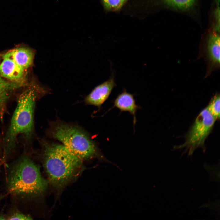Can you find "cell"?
I'll use <instances>...</instances> for the list:
<instances>
[{"instance_id": "obj_3", "label": "cell", "mask_w": 220, "mask_h": 220, "mask_svg": "<svg viewBox=\"0 0 220 220\" xmlns=\"http://www.w3.org/2000/svg\"><path fill=\"white\" fill-rule=\"evenodd\" d=\"M36 93L34 88H29L19 96L5 138V153L9 152L13 147L19 135L21 134L29 138L32 134Z\"/></svg>"}, {"instance_id": "obj_12", "label": "cell", "mask_w": 220, "mask_h": 220, "mask_svg": "<svg viewBox=\"0 0 220 220\" xmlns=\"http://www.w3.org/2000/svg\"><path fill=\"white\" fill-rule=\"evenodd\" d=\"M162 3L173 9L186 11L192 7L196 0H161Z\"/></svg>"}, {"instance_id": "obj_6", "label": "cell", "mask_w": 220, "mask_h": 220, "mask_svg": "<svg viewBox=\"0 0 220 220\" xmlns=\"http://www.w3.org/2000/svg\"><path fill=\"white\" fill-rule=\"evenodd\" d=\"M220 40L219 34L213 32L208 34L200 44L197 59L203 58L207 65L204 79L220 68Z\"/></svg>"}, {"instance_id": "obj_9", "label": "cell", "mask_w": 220, "mask_h": 220, "mask_svg": "<svg viewBox=\"0 0 220 220\" xmlns=\"http://www.w3.org/2000/svg\"><path fill=\"white\" fill-rule=\"evenodd\" d=\"M113 107L118 108L121 111L128 112L132 115L134 126L136 122V113L138 109L140 108L136 104L132 94L127 92L125 89L119 94L114 101Z\"/></svg>"}, {"instance_id": "obj_10", "label": "cell", "mask_w": 220, "mask_h": 220, "mask_svg": "<svg viewBox=\"0 0 220 220\" xmlns=\"http://www.w3.org/2000/svg\"><path fill=\"white\" fill-rule=\"evenodd\" d=\"M6 54L24 70L31 65L34 56V53L31 50L24 47L14 49Z\"/></svg>"}, {"instance_id": "obj_1", "label": "cell", "mask_w": 220, "mask_h": 220, "mask_svg": "<svg viewBox=\"0 0 220 220\" xmlns=\"http://www.w3.org/2000/svg\"><path fill=\"white\" fill-rule=\"evenodd\" d=\"M44 154V166L49 182L56 188L65 186L81 170L82 161L63 145L47 144Z\"/></svg>"}, {"instance_id": "obj_2", "label": "cell", "mask_w": 220, "mask_h": 220, "mask_svg": "<svg viewBox=\"0 0 220 220\" xmlns=\"http://www.w3.org/2000/svg\"><path fill=\"white\" fill-rule=\"evenodd\" d=\"M48 182L42 176L38 167L24 156L13 165L8 178V189L12 195L36 197L45 192Z\"/></svg>"}, {"instance_id": "obj_4", "label": "cell", "mask_w": 220, "mask_h": 220, "mask_svg": "<svg viewBox=\"0 0 220 220\" xmlns=\"http://www.w3.org/2000/svg\"><path fill=\"white\" fill-rule=\"evenodd\" d=\"M52 134L70 152L82 161L97 158L102 162L116 166L103 155L96 143L78 127L59 124L54 127Z\"/></svg>"}, {"instance_id": "obj_17", "label": "cell", "mask_w": 220, "mask_h": 220, "mask_svg": "<svg viewBox=\"0 0 220 220\" xmlns=\"http://www.w3.org/2000/svg\"><path fill=\"white\" fill-rule=\"evenodd\" d=\"M5 195L2 194L0 196V202L1 200L4 198Z\"/></svg>"}, {"instance_id": "obj_16", "label": "cell", "mask_w": 220, "mask_h": 220, "mask_svg": "<svg viewBox=\"0 0 220 220\" xmlns=\"http://www.w3.org/2000/svg\"><path fill=\"white\" fill-rule=\"evenodd\" d=\"M6 220V219L4 215L2 214H0V220Z\"/></svg>"}, {"instance_id": "obj_13", "label": "cell", "mask_w": 220, "mask_h": 220, "mask_svg": "<svg viewBox=\"0 0 220 220\" xmlns=\"http://www.w3.org/2000/svg\"><path fill=\"white\" fill-rule=\"evenodd\" d=\"M220 98L219 94L216 93L206 108L215 120L220 118Z\"/></svg>"}, {"instance_id": "obj_7", "label": "cell", "mask_w": 220, "mask_h": 220, "mask_svg": "<svg viewBox=\"0 0 220 220\" xmlns=\"http://www.w3.org/2000/svg\"><path fill=\"white\" fill-rule=\"evenodd\" d=\"M116 86L114 75H112L108 79L98 85L92 90L86 98V103L100 107Z\"/></svg>"}, {"instance_id": "obj_18", "label": "cell", "mask_w": 220, "mask_h": 220, "mask_svg": "<svg viewBox=\"0 0 220 220\" xmlns=\"http://www.w3.org/2000/svg\"><path fill=\"white\" fill-rule=\"evenodd\" d=\"M215 1L217 5V6H219L220 0H215Z\"/></svg>"}, {"instance_id": "obj_8", "label": "cell", "mask_w": 220, "mask_h": 220, "mask_svg": "<svg viewBox=\"0 0 220 220\" xmlns=\"http://www.w3.org/2000/svg\"><path fill=\"white\" fill-rule=\"evenodd\" d=\"M25 70L5 53L0 64V75L4 79L13 82L20 81L23 78Z\"/></svg>"}, {"instance_id": "obj_15", "label": "cell", "mask_w": 220, "mask_h": 220, "mask_svg": "<svg viewBox=\"0 0 220 220\" xmlns=\"http://www.w3.org/2000/svg\"><path fill=\"white\" fill-rule=\"evenodd\" d=\"M32 219L30 216L18 212L14 213L6 218L8 220H29Z\"/></svg>"}, {"instance_id": "obj_11", "label": "cell", "mask_w": 220, "mask_h": 220, "mask_svg": "<svg viewBox=\"0 0 220 220\" xmlns=\"http://www.w3.org/2000/svg\"><path fill=\"white\" fill-rule=\"evenodd\" d=\"M20 86L14 82L6 80L0 75V113L4 110L6 103L10 93Z\"/></svg>"}, {"instance_id": "obj_5", "label": "cell", "mask_w": 220, "mask_h": 220, "mask_svg": "<svg viewBox=\"0 0 220 220\" xmlns=\"http://www.w3.org/2000/svg\"><path fill=\"white\" fill-rule=\"evenodd\" d=\"M215 121L206 108L203 110L187 134L185 142L177 147V148L186 147L189 150V155H192L196 148L203 146L206 139L213 128Z\"/></svg>"}, {"instance_id": "obj_19", "label": "cell", "mask_w": 220, "mask_h": 220, "mask_svg": "<svg viewBox=\"0 0 220 220\" xmlns=\"http://www.w3.org/2000/svg\"><path fill=\"white\" fill-rule=\"evenodd\" d=\"M123 3V4L127 0H121Z\"/></svg>"}, {"instance_id": "obj_14", "label": "cell", "mask_w": 220, "mask_h": 220, "mask_svg": "<svg viewBox=\"0 0 220 220\" xmlns=\"http://www.w3.org/2000/svg\"><path fill=\"white\" fill-rule=\"evenodd\" d=\"M101 1L105 8L110 11L118 10L123 4L121 0H101Z\"/></svg>"}]
</instances>
